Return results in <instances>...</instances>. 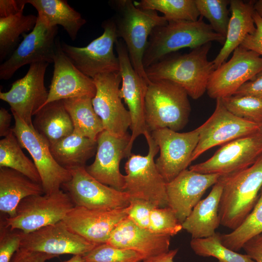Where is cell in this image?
Returning <instances> with one entry per match:
<instances>
[{
    "mask_svg": "<svg viewBox=\"0 0 262 262\" xmlns=\"http://www.w3.org/2000/svg\"><path fill=\"white\" fill-rule=\"evenodd\" d=\"M212 43L194 49L189 53L166 56L145 68L150 81L166 80L181 86L194 99L207 91L209 80L215 67L208 59Z\"/></svg>",
    "mask_w": 262,
    "mask_h": 262,
    "instance_id": "1",
    "label": "cell"
},
{
    "mask_svg": "<svg viewBox=\"0 0 262 262\" xmlns=\"http://www.w3.org/2000/svg\"><path fill=\"white\" fill-rule=\"evenodd\" d=\"M109 3L115 11L113 18L118 38L124 41L134 70L149 83L143 64L148 38L155 28L168 22L157 11L139 8L131 0H112Z\"/></svg>",
    "mask_w": 262,
    "mask_h": 262,
    "instance_id": "2",
    "label": "cell"
},
{
    "mask_svg": "<svg viewBox=\"0 0 262 262\" xmlns=\"http://www.w3.org/2000/svg\"><path fill=\"white\" fill-rule=\"evenodd\" d=\"M225 40L202 16L196 21H169L152 30L144 55L143 66L146 68L183 48L193 49L213 41L223 45Z\"/></svg>",
    "mask_w": 262,
    "mask_h": 262,
    "instance_id": "3",
    "label": "cell"
},
{
    "mask_svg": "<svg viewBox=\"0 0 262 262\" xmlns=\"http://www.w3.org/2000/svg\"><path fill=\"white\" fill-rule=\"evenodd\" d=\"M223 188L218 209L220 224L232 230L250 213L262 187V155L251 166L221 176Z\"/></svg>",
    "mask_w": 262,
    "mask_h": 262,
    "instance_id": "4",
    "label": "cell"
},
{
    "mask_svg": "<svg viewBox=\"0 0 262 262\" xmlns=\"http://www.w3.org/2000/svg\"><path fill=\"white\" fill-rule=\"evenodd\" d=\"M191 112L188 95L177 83L166 80L150 81L146 98L145 116L148 131L183 129Z\"/></svg>",
    "mask_w": 262,
    "mask_h": 262,
    "instance_id": "5",
    "label": "cell"
},
{
    "mask_svg": "<svg viewBox=\"0 0 262 262\" xmlns=\"http://www.w3.org/2000/svg\"><path fill=\"white\" fill-rule=\"evenodd\" d=\"M148 146L147 155L131 153L125 164L124 192L132 198L148 201L158 207H168L166 182L159 172L154 159L159 147L147 131L145 134Z\"/></svg>",
    "mask_w": 262,
    "mask_h": 262,
    "instance_id": "6",
    "label": "cell"
},
{
    "mask_svg": "<svg viewBox=\"0 0 262 262\" xmlns=\"http://www.w3.org/2000/svg\"><path fill=\"white\" fill-rule=\"evenodd\" d=\"M74 206L68 194L60 189L25 197L14 216L1 220L11 229L26 234L62 221Z\"/></svg>",
    "mask_w": 262,
    "mask_h": 262,
    "instance_id": "7",
    "label": "cell"
},
{
    "mask_svg": "<svg viewBox=\"0 0 262 262\" xmlns=\"http://www.w3.org/2000/svg\"><path fill=\"white\" fill-rule=\"evenodd\" d=\"M101 26L103 33L84 47L61 43L62 50L76 67L92 79L120 69L118 57L114 52V45L118 38L113 18L103 21Z\"/></svg>",
    "mask_w": 262,
    "mask_h": 262,
    "instance_id": "8",
    "label": "cell"
},
{
    "mask_svg": "<svg viewBox=\"0 0 262 262\" xmlns=\"http://www.w3.org/2000/svg\"><path fill=\"white\" fill-rule=\"evenodd\" d=\"M15 125L12 131L22 148L31 156L40 175L45 193L61 189L62 185L71 178L70 170L61 166L53 158L50 145L34 128L15 114H12Z\"/></svg>",
    "mask_w": 262,
    "mask_h": 262,
    "instance_id": "9",
    "label": "cell"
},
{
    "mask_svg": "<svg viewBox=\"0 0 262 262\" xmlns=\"http://www.w3.org/2000/svg\"><path fill=\"white\" fill-rule=\"evenodd\" d=\"M58 26L51 27L37 15L35 27L28 34L10 57L0 66V79L8 80L23 66L38 62L53 63L57 48Z\"/></svg>",
    "mask_w": 262,
    "mask_h": 262,
    "instance_id": "10",
    "label": "cell"
},
{
    "mask_svg": "<svg viewBox=\"0 0 262 262\" xmlns=\"http://www.w3.org/2000/svg\"><path fill=\"white\" fill-rule=\"evenodd\" d=\"M71 179L61 188L68 194L75 206L94 210H110L129 206L131 197L99 182L91 176L85 167L70 170Z\"/></svg>",
    "mask_w": 262,
    "mask_h": 262,
    "instance_id": "11",
    "label": "cell"
},
{
    "mask_svg": "<svg viewBox=\"0 0 262 262\" xmlns=\"http://www.w3.org/2000/svg\"><path fill=\"white\" fill-rule=\"evenodd\" d=\"M93 79L96 92L92 99V105L102 122L104 130L117 137L129 135L131 118L122 102L120 71L100 74Z\"/></svg>",
    "mask_w": 262,
    "mask_h": 262,
    "instance_id": "12",
    "label": "cell"
},
{
    "mask_svg": "<svg viewBox=\"0 0 262 262\" xmlns=\"http://www.w3.org/2000/svg\"><path fill=\"white\" fill-rule=\"evenodd\" d=\"M115 46L122 79L120 96L128 106L131 118V133L127 150L129 156L137 137L140 135H145L149 131L145 121V108L147 88L150 82L141 77L134 70L124 41L118 39Z\"/></svg>",
    "mask_w": 262,
    "mask_h": 262,
    "instance_id": "13",
    "label": "cell"
},
{
    "mask_svg": "<svg viewBox=\"0 0 262 262\" xmlns=\"http://www.w3.org/2000/svg\"><path fill=\"white\" fill-rule=\"evenodd\" d=\"M230 59L215 69L209 80L207 93L213 99L234 95L245 82L262 70V56L242 46Z\"/></svg>",
    "mask_w": 262,
    "mask_h": 262,
    "instance_id": "14",
    "label": "cell"
},
{
    "mask_svg": "<svg viewBox=\"0 0 262 262\" xmlns=\"http://www.w3.org/2000/svg\"><path fill=\"white\" fill-rule=\"evenodd\" d=\"M262 155V133L259 131L224 144L209 159L189 169L225 176L248 167Z\"/></svg>",
    "mask_w": 262,
    "mask_h": 262,
    "instance_id": "15",
    "label": "cell"
},
{
    "mask_svg": "<svg viewBox=\"0 0 262 262\" xmlns=\"http://www.w3.org/2000/svg\"><path fill=\"white\" fill-rule=\"evenodd\" d=\"M49 63L32 64L26 74L13 83L10 89L0 92V99L10 106L25 123L33 125L32 117L46 103L49 92L45 86V75Z\"/></svg>",
    "mask_w": 262,
    "mask_h": 262,
    "instance_id": "16",
    "label": "cell"
},
{
    "mask_svg": "<svg viewBox=\"0 0 262 262\" xmlns=\"http://www.w3.org/2000/svg\"><path fill=\"white\" fill-rule=\"evenodd\" d=\"M197 128L190 131L179 132L163 128L150 132L159 147L160 155L155 164L166 182L175 178L187 169L199 139Z\"/></svg>",
    "mask_w": 262,
    "mask_h": 262,
    "instance_id": "17",
    "label": "cell"
},
{
    "mask_svg": "<svg viewBox=\"0 0 262 262\" xmlns=\"http://www.w3.org/2000/svg\"><path fill=\"white\" fill-rule=\"evenodd\" d=\"M198 128L199 139L192 162L213 147L259 131L260 125L232 114L218 98L213 114Z\"/></svg>",
    "mask_w": 262,
    "mask_h": 262,
    "instance_id": "18",
    "label": "cell"
},
{
    "mask_svg": "<svg viewBox=\"0 0 262 262\" xmlns=\"http://www.w3.org/2000/svg\"><path fill=\"white\" fill-rule=\"evenodd\" d=\"M96 245L70 230L63 221L23 233L20 247L59 256L84 255Z\"/></svg>",
    "mask_w": 262,
    "mask_h": 262,
    "instance_id": "19",
    "label": "cell"
},
{
    "mask_svg": "<svg viewBox=\"0 0 262 262\" xmlns=\"http://www.w3.org/2000/svg\"><path fill=\"white\" fill-rule=\"evenodd\" d=\"M131 135L117 137L104 130L98 136L95 159L85 167L87 172L106 185L124 191V175L120 171L122 159L128 158L127 150Z\"/></svg>",
    "mask_w": 262,
    "mask_h": 262,
    "instance_id": "20",
    "label": "cell"
},
{
    "mask_svg": "<svg viewBox=\"0 0 262 262\" xmlns=\"http://www.w3.org/2000/svg\"><path fill=\"white\" fill-rule=\"evenodd\" d=\"M221 175L200 173L185 169L166 184L168 206L182 223L191 213L206 191Z\"/></svg>",
    "mask_w": 262,
    "mask_h": 262,
    "instance_id": "21",
    "label": "cell"
},
{
    "mask_svg": "<svg viewBox=\"0 0 262 262\" xmlns=\"http://www.w3.org/2000/svg\"><path fill=\"white\" fill-rule=\"evenodd\" d=\"M53 64L48 97L44 106L49 102L71 98H94L96 88L93 79L76 67L62 50L58 39Z\"/></svg>",
    "mask_w": 262,
    "mask_h": 262,
    "instance_id": "22",
    "label": "cell"
},
{
    "mask_svg": "<svg viewBox=\"0 0 262 262\" xmlns=\"http://www.w3.org/2000/svg\"><path fill=\"white\" fill-rule=\"evenodd\" d=\"M126 208L100 210L75 206L62 221L75 233L99 245L106 243L117 225L128 216Z\"/></svg>",
    "mask_w": 262,
    "mask_h": 262,
    "instance_id": "23",
    "label": "cell"
},
{
    "mask_svg": "<svg viewBox=\"0 0 262 262\" xmlns=\"http://www.w3.org/2000/svg\"><path fill=\"white\" fill-rule=\"evenodd\" d=\"M170 238L139 227L127 216L114 229L106 243L134 250L146 259L168 251Z\"/></svg>",
    "mask_w": 262,
    "mask_h": 262,
    "instance_id": "24",
    "label": "cell"
},
{
    "mask_svg": "<svg viewBox=\"0 0 262 262\" xmlns=\"http://www.w3.org/2000/svg\"><path fill=\"white\" fill-rule=\"evenodd\" d=\"M254 2L230 0V16L225 42L212 61L215 69L227 61L230 54L241 45L246 35L255 31L253 19Z\"/></svg>",
    "mask_w": 262,
    "mask_h": 262,
    "instance_id": "25",
    "label": "cell"
},
{
    "mask_svg": "<svg viewBox=\"0 0 262 262\" xmlns=\"http://www.w3.org/2000/svg\"><path fill=\"white\" fill-rule=\"evenodd\" d=\"M223 188L220 177L207 196L196 204L182 223V229L190 233L192 239L206 238L215 233L220 225L218 209Z\"/></svg>",
    "mask_w": 262,
    "mask_h": 262,
    "instance_id": "26",
    "label": "cell"
},
{
    "mask_svg": "<svg viewBox=\"0 0 262 262\" xmlns=\"http://www.w3.org/2000/svg\"><path fill=\"white\" fill-rule=\"evenodd\" d=\"M44 194L41 183L12 169L0 167V211L2 214L13 217L22 199Z\"/></svg>",
    "mask_w": 262,
    "mask_h": 262,
    "instance_id": "27",
    "label": "cell"
},
{
    "mask_svg": "<svg viewBox=\"0 0 262 262\" xmlns=\"http://www.w3.org/2000/svg\"><path fill=\"white\" fill-rule=\"evenodd\" d=\"M35 129L51 145L74 131L71 118L62 100L49 102L34 115Z\"/></svg>",
    "mask_w": 262,
    "mask_h": 262,
    "instance_id": "28",
    "label": "cell"
},
{
    "mask_svg": "<svg viewBox=\"0 0 262 262\" xmlns=\"http://www.w3.org/2000/svg\"><path fill=\"white\" fill-rule=\"evenodd\" d=\"M97 141L73 132L50 145L51 154L63 167L70 170L85 167L86 162L96 154Z\"/></svg>",
    "mask_w": 262,
    "mask_h": 262,
    "instance_id": "29",
    "label": "cell"
},
{
    "mask_svg": "<svg viewBox=\"0 0 262 262\" xmlns=\"http://www.w3.org/2000/svg\"><path fill=\"white\" fill-rule=\"evenodd\" d=\"M51 26L61 25L74 41L80 29L86 23L80 13L65 0H26Z\"/></svg>",
    "mask_w": 262,
    "mask_h": 262,
    "instance_id": "30",
    "label": "cell"
},
{
    "mask_svg": "<svg viewBox=\"0 0 262 262\" xmlns=\"http://www.w3.org/2000/svg\"><path fill=\"white\" fill-rule=\"evenodd\" d=\"M74 127V132L97 141L104 130L102 122L95 111L92 98H75L62 100Z\"/></svg>",
    "mask_w": 262,
    "mask_h": 262,
    "instance_id": "31",
    "label": "cell"
},
{
    "mask_svg": "<svg viewBox=\"0 0 262 262\" xmlns=\"http://www.w3.org/2000/svg\"><path fill=\"white\" fill-rule=\"evenodd\" d=\"M21 148L12 131L1 139L0 167L12 169L41 184L40 175L34 163L24 154Z\"/></svg>",
    "mask_w": 262,
    "mask_h": 262,
    "instance_id": "32",
    "label": "cell"
},
{
    "mask_svg": "<svg viewBox=\"0 0 262 262\" xmlns=\"http://www.w3.org/2000/svg\"><path fill=\"white\" fill-rule=\"evenodd\" d=\"M37 16L24 15L23 12L5 18H0V60L15 50L19 36L33 30Z\"/></svg>",
    "mask_w": 262,
    "mask_h": 262,
    "instance_id": "33",
    "label": "cell"
},
{
    "mask_svg": "<svg viewBox=\"0 0 262 262\" xmlns=\"http://www.w3.org/2000/svg\"><path fill=\"white\" fill-rule=\"evenodd\" d=\"M133 2L139 8L162 13L167 22L196 21L200 16L195 0H141Z\"/></svg>",
    "mask_w": 262,
    "mask_h": 262,
    "instance_id": "34",
    "label": "cell"
},
{
    "mask_svg": "<svg viewBox=\"0 0 262 262\" xmlns=\"http://www.w3.org/2000/svg\"><path fill=\"white\" fill-rule=\"evenodd\" d=\"M254 208L242 224L231 232L221 234L222 244L237 252L250 239L262 233V187Z\"/></svg>",
    "mask_w": 262,
    "mask_h": 262,
    "instance_id": "35",
    "label": "cell"
},
{
    "mask_svg": "<svg viewBox=\"0 0 262 262\" xmlns=\"http://www.w3.org/2000/svg\"><path fill=\"white\" fill-rule=\"evenodd\" d=\"M220 236L215 232L208 237L192 239L190 246L197 255L214 257L218 262H255L247 254L238 253L226 247Z\"/></svg>",
    "mask_w": 262,
    "mask_h": 262,
    "instance_id": "36",
    "label": "cell"
},
{
    "mask_svg": "<svg viewBox=\"0 0 262 262\" xmlns=\"http://www.w3.org/2000/svg\"><path fill=\"white\" fill-rule=\"evenodd\" d=\"M220 99L227 109L236 116L260 126L262 124V98L234 94Z\"/></svg>",
    "mask_w": 262,
    "mask_h": 262,
    "instance_id": "37",
    "label": "cell"
},
{
    "mask_svg": "<svg viewBox=\"0 0 262 262\" xmlns=\"http://www.w3.org/2000/svg\"><path fill=\"white\" fill-rule=\"evenodd\" d=\"M200 16L205 17L216 33L226 37L229 21L230 0H195Z\"/></svg>",
    "mask_w": 262,
    "mask_h": 262,
    "instance_id": "38",
    "label": "cell"
},
{
    "mask_svg": "<svg viewBox=\"0 0 262 262\" xmlns=\"http://www.w3.org/2000/svg\"><path fill=\"white\" fill-rule=\"evenodd\" d=\"M82 256L85 262H140L145 259L134 250L119 248L108 243L97 245Z\"/></svg>",
    "mask_w": 262,
    "mask_h": 262,
    "instance_id": "39",
    "label": "cell"
},
{
    "mask_svg": "<svg viewBox=\"0 0 262 262\" xmlns=\"http://www.w3.org/2000/svg\"><path fill=\"white\" fill-rule=\"evenodd\" d=\"M181 223L169 207H154L150 215L149 230L157 234L173 236L181 229Z\"/></svg>",
    "mask_w": 262,
    "mask_h": 262,
    "instance_id": "40",
    "label": "cell"
},
{
    "mask_svg": "<svg viewBox=\"0 0 262 262\" xmlns=\"http://www.w3.org/2000/svg\"><path fill=\"white\" fill-rule=\"evenodd\" d=\"M23 232L11 229L0 219V262H10L13 256L20 247Z\"/></svg>",
    "mask_w": 262,
    "mask_h": 262,
    "instance_id": "41",
    "label": "cell"
},
{
    "mask_svg": "<svg viewBox=\"0 0 262 262\" xmlns=\"http://www.w3.org/2000/svg\"><path fill=\"white\" fill-rule=\"evenodd\" d=\"M155 206L148 201L131 198L126 208L128 217L139 227L149 230L151 212Z\"/></svg>",
    "mask_w": 262,
    "mask_h": 262,
    "instance_id": "42",
    "label": "cell"
},
{
    "mask_svg": "<svg viewBox=\"0 0 262 262\" xmlns=\"http://www.w3.org/2000/svg\"><path fill=\"white\" fill-rule=\"evenodd\" d=\"M253 19L256 27L255 31L252 33L246 35L241 46L262 56V16L255 11Z\"/></svg>",
    "mask_w": 262,
    "mask_h": 262,
    "instance_id": "43",
    "label": "cell"
},
{
    "mask_svg": "<svg viewBox=\"0 0 262 262\" xmlns=\"http://www.w3.org/2000/svg\"><path fill=\"white\" fill-rule=\"evenodd\" d=\"M58 256L43 252L28 250L20 247L10 262H47Z\"/></svg>",
    "mask_w": 262,
    "mask_h": 262,
    "instance_id": "44",
    "label": "cell"
},
{
    "mask_svg": "<svg viewBox=\"0 0 262 262\" xmlns=\"http://www.w3.org/2000/svg\"><path fill=\"white\" fill-rule=\"evenodd\" d=\"M234 94L262 98V70L252 79L243 84Z\"/></svg>",
    "mask_w": 262,
    "mask_h": 262,
    "instance_id": "45",
    "label": "cell"
},
{
    "mask_svg": "<svg viewBox=\"0 0 262 262\" xmlns=\"http://www.w3.org/2000/svg\"><path fill=\"white\" fill-rule=\"evenodd\" d=\"M242 248L255 262H262V233L248 240Z\"/></svg>",
    "mask_w": 262,
    "mask_h": 262,
    "instance_id": "46",
    "label": "cell"
},
{
    "mask_svg": "<svg viewBox=\"0 0 262 262\" xmlns=\"http://www.w3.org/2000/svg\"><path fill=\"white\" fill-rule=\"evenodd\" d=\"M26 0H0V18H5L23 12Z\"/></svg>",
    "mask_w": 262,
    "mask_h": 262,
    "instance_id": "47",
    "label": "cell"
},
{
    "mask_svg": "<svg viewBox=\"0 0 262 262\" xmlns=\"http://www.w3.org/2000/svg\"><path fill=\"white\" fill-rule=\"evenodd\" d=\"M12 116L8 111L3 108L0 109V136L5 137L11 131L10 128Z\"/></svg>",
    "mask_w": 262,
    "mask_h": 262,
    "instance_id": "48",
    "label": "cell"
},
{
    "mask_svg": "<svg viewBox=\"0 0 262 262\" xmlns=\"http://www.w3.org/2000/svg\"><path fill=\"white\" fill-rule=\"evenodd\" d=\"M178 252V248L169 250L167 252L147 258L143 262H174V258Z\"/></svg>",
    "mask_w": 262,
    "mask_h": 262,
    "instance_id": "49",
    "label": "cell"
},
{
    "mask_svg": "<svg viewBox=\"0 0 262 262\" xmlns=\"http://www.w3.org/2000/svg\"><path fill=\"white\" fill-rule=\"evenodd\" d=\"M63 262H85L82 255H74L70 259Z\"/></svg>",
    "mask_w": 262,
    "mask_h": 262,
    "instance_id": "50",
    "label": "cell"
},
{
    "mask_svg": "<svg viewBox=\"0 0 262 262\" xmlns=\"http://www.w3.org/2000/svg\"><path fill=\"white\" fill-rule=\"evenodd\" d=\"M254 7L255 11L262 16V0L255 1Z\"/></svg>",
    "mask_w": 262,
    "mask_h": 262,
    "instance_id": "51",
    "label": "cell"
},
{
    "mask_svg": "<svg viewBox=\"0 0 262 262\" xmlns=\"http://www.w3.org/2000/svg\"><path fill=\"white\" fill-rule=\"evenodd\" d=\"M260 132L262 133V124L260 126Z\"/></svg>",
    "mask_w": 262,
    "mask_h": 262,
    "instance_id": "52",
    "label": "cell"
}]
</instances>
